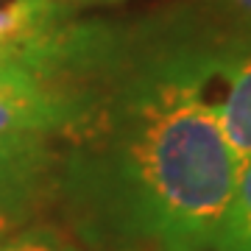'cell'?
<instances>
[{
  "label": "cell",
  "mask_w": 251,
  "mask_h": 251,
  "mask_svg": "<svg viewBox=\"0 0 251 251\" xmlns=\"http://www.w3.org/2000/svg\"><path fill=\"white\" fill-rule=\"evenodd\" d=\"M215 48L218 123L237 162L251 159V28H229Z\"/></svg>",
  "instance_id": "obj_5"
},
{
  "label": "cell",
  "mask_w": 251,
  "mask_h": 251,
  "mask_svg": "<svg viewBox=\"0 0 251 251\" xmlns=\"http://www.w3.org/2000/svg\"><path fill=\"white\" fill-rule=\"evenodd\" d=\"M215 9L232 28H251V0H215Z\"/></svg>",
  "instance_id": "obj_8"
},
{
  "label": "cell",
  "mask_w": 251,
  "mask_h": 251,
  "mask_svg": "<svg viewBox=\"0 0 251 251\" xmlns=\"http://www.w3.org/2000/svg\"><path fill=\"white\" fill-rule=\"evenodd\" d=\"M70 3H81V6H98V3H120V0H70Z\"/></svg>",
  "instance_id": "obj_9"
},
{
  "label": "cell",
  "mask_w": 251,
  "mask_h": 251,
  "mask_svg": "<svg viewBox=\"0 0 251 251\" xmlns=\"http://www.w3.org/2000/svg\"><path fill=\"white\" fill-rule=\"evenodd\" d=\"M84 112V87L67 70L0 62V140L64 137Z\"/></svg>",
  "instance_id": "obj_2"
},
{
  "label": "cell",
  "mask_w": 251,
  "mask_h": 251,
  "mask_svg": "<svg viewBox=\"0 0 251 251\" xmlns=\"http://www.w3.org/2000/svg\"><path fill=\"white\" fill-rule=\"evenodd\" d=\"M218 251H251V159L237 171L232 198L218 229Z\"/></svg>",
  "instance_id": "obj_6"
},
{
  "label": "cell",
  "mask_w": 251,
  "mask_h": 251,
  "mask_svg": "<svg viewBox=\"0 0 251 251\" xmlns=\"http://www.w3.org/2000/svg\"><path fill=\"white\" fill-rule=\"evenodd\" d=\"M53 187L50 140H0V237L20 232L53 196Z\"/></svg>",
  "instance_id": "obj_3"
},
{
  "label": "cell",
  "mask_w": 251,
  "mask_h": 251,
  "mask_svg": "<svg viewBox=\"0 0 251 251\" xmlns=\"http://www.w3.org/2000/svg\"><path fill=\"white\" fill-rule=\"evenodd\" d=\"M0 251H78L70 240L53 229H20L14 234L0 237Z\"/></svg>",
  "instance_id": "obj_7"
},
{
  "label": "cell",
  "mask_w": 251,
  "mask_h": 251,
  "mask_svg": "<svg viewBox=\"0 0 251 251\" xmlns=\"http://www.w3.org/2000/svg\"><path fill=\"white\" fill-rule=\"evenodd\" d=\"M81 36L84 112L53 187L67 221L100 251L215 249L240 171L218 123L215 34Z\"/></svg>",
  "instance_id": "obj_1"
},
{
  "label": "cell",
  "mask_w": 251,
  "mask_h": 251,
  "mask_svg": "<svg viewBox=\"0 0 251 251\" xmlns=\"http://www.w3.org/2000/svg\"><path fill=\"white\" fill-rule=\"evenodd\" d=\"M70 31L67 0H0V62L50 70Z\"/></svg>",
  "instance_id": "obj_4"
}]
</instances>
